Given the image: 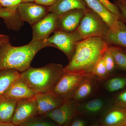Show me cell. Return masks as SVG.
Segmentation results:
<instances>
[{"mask_svg":"<svg viewBox=\"0 0 126 126\" xmlns=\"http://www.w3.org/2000/svg\"><path fill=\"white\" fill-rule=\"evenodd\" d=\"M103 105V102L101 99H93L85 104L84 109L87 112L94 114L100 111L102 109Z\"/></svg>","mask_w":126,"mask_h":126,"instance_id":"603a6c76","label":"cell"},{"mask_svg":"<svg viewBox=\"0 0 126 126\" xmlns=\"http://www.w3.org/2000/svg\"><path fill=\"white\" fill-rule=\"evenodd\" d=\"M52 36L46 40L47 42L62 51L69 61L72 58L77 43L83 40L77 30L71 33L56 31Z\"/></svg>","mask_w":126,"mask_h":126,"instance_id":"5b68a950","label":"cell"},{"mask_svg":"<svg viewBox=\"0 0 126 126\" xmlns=\"http://www.w3.org/2000/svg\"><path fill=\"white\" fill-rule=\"evenodd\" d=\"M109 45L120 47L126 50V25L119 20L116 29L111 31L104 38Z\"/></svg>","mask_w":126,"mask_h":126,"instance_id":"2e32d148","label":"cell"},{"mask_svg":"<svg viewBox=\"0 0 126 126\" xmlns=\"http://www.w3.org/2000/svg\"><path fill=\"white\" fill-rule=\"evenodd\" d=\"M86 10L74 9L58 16L56 31L68 33L76 31L83 18Z\"/></svg>","mask_w":126,"mask_h":126,"instance_id":"30bf717a","label":"cell"},{"mask_svg":"<svg viewBox=\"0 0 126 126\" xmlns=\"http://www.w3.org/2000/svg\"><path fill=\"white\" fill-rule=\"evenodd\" d=\"M0 126H17L13 124L12 123H4L0 122Z\"/></svg>","mask_w":126,"mask_h":126,"instance_id":"836d02e7","label":"cell"},{"mask_svg":"<svg viewBox=\"0 0 126 126\" xmlns=\"http://www.w3.org/2000/svg\"><path fill=\"white\" fill-rule=\"evenodd\" d=\"M70 122H69L68 123H66V124L63 125V126H70Z\"/></svg>","mask_w":126,"mask_h":126,"instance_id":"d590c367","label":"cell"},{"mask_svg":"<svg viewBox=\"0 0 126 126\" xmlns=\"http://www.w3.org/2000/svg\"><path fill=\"white\" fill-rule=\"evenodd\" d=\"M107 87L110 92L122 90L126 87V78L119 77L112 78L108 81Z\"/></svg>","mask_w":126,"mask_h":126,"instance_id":"7402d4cb","label":"cell"},{"mask_svg":"<svg viewBox=\"0 0 126 126\" xmlns=\"http://www.w3.org/2000/svg\"><path fill=\"white\" fill-rule=\"evenodd\" d=\"M59 16L49 12L42 19L32 25L33 35L31 40L44 41L49 38L57 29Z\"/></svg>","mask_w":126,"mask_h":126,"instance_id":"ba28073f","label":"cell"},{"mask_svg":"<svg viewBox=\"0 0 126 126\" xmlns=\"http://www.w3.org/2000/svg\"><path fill=\"white\" fill-rule=\"evenodd\" d=\"M48 8L35 2H21L18 6L17 12L21 20L32 26L49 13Z\"/></svg>","mask_w":126,"mask_h":126,"instance_id":"52a82bcc","label":"cell"},{"mask_svg":"<svg viewBox=\"0 0 126 126\" xmlns=\"http://www.w3.org/2000/svg\"><path fill=\"white\" fill-rule=\"evenodd\" d=\"M109 45L103 38L96 36L79 41L72 58L64 67V73L86 76L94 75L95 65Z\"/></svg>","mask_w":126,"mask_h":126,"instance_id":"6da1fadb","label":"cell"},{"mask_svg":"<svg viewBox=\"0 0 126 126\" xmlns=\"http://www.w3.org/2000/svg\"><path fill=\"white\" fill-rule=\"evenodd\" d=\"M75 112L73 101L67 99L61 106L46 113L44 116L63 126L71 122Z\"/></svg>","mask_w":126,"mask_h":126,"instance_id":"7c38bea8","label":"cell"},{"mask_svg":"<svg viewBox=\"0 0 126 126\" xmlns=\"http://www.w3.org/2000/svg\"><path fill=\"white\" fill-rule=\"evenodd\" d=\"M102 58L107 70L109 74L114 70L116 65L112 55L109 48V46L107 49L104 52Z\"/></svg>","mask_w":126,"mask_h":126,"instance_id":"d4e9b609","label":"cell"},{"mask_svg":"<svg viewBox=\"0 0 126 126\" xmlns=\"http://www.w3.org/2000/svg\"><path fill=\"white\" fill-rule=\"evenodd\" d=\"M124 1L126 2V0H124Z\"/></svg>","mask_w":126,"mask_h":126,"instance_id":"60d3db41","label":"cell"},{"mask_svg":"<svg viewBox=\"0 0 126 126\" xmlns=\"http://www.w3.org/2000/svg\"><path fill=\"white\" fill-rule=\"evenodd\" d=\"M94 75L88 76L75 91L71 98L78 101L85 98L92 92L93 85Z\"/></svg>","mask_w":126,"mask_h":126,"instance_id":"ffe728a7","label":"cell"},{"mask_svg":"<svg viewBox=\"0 0 126 126\" xmlns=\"http://www.w3.org/2000/svg\"><path fill=\"white\" fill-rule=\"evenodd\" d=\"M88 8L84 0H57L53 5L49 7L48 11L59 16L74 9L86 10Z\"/></svg>","mask_w":126,"mask_h":126,"instance_id":"9a60e30c","label":"cell"},{"mask_svg":"<svg viewBox=\"0 0 126 126\" xmlns=\"http://www.w3.org/2000/svg\"><path fill=\"white\" fill-rule=\"evenodd\" d=\"M116 105L126 108V90L118 95L116 98Z\"/></svg>","mask_w":126,"mask_h":126,"instance_id":"f1b7e54d","label":"cell"},{"mask_svg":"<svg viewBox=\"0 0 126 126\" xmlns=\"http://www.w3.org/2000/svg\"><path fill=\"white\" fill-rule=\"evenodd\" d=\"M109 74L102 57L98 60L94 67L93 75L100 79H104Z\"/></svg>","mask_w":126,"mask_h":126,"instance_id":"cb8c5ba5","label":"cell"},{"mask_svg":"<svg viewBox=\"0 0 126 126\" xmlns=\"http://www.w3.org/2000/svg\"><path fill=\"white\" fill-rule=\"evenodd\" d=\"M86 123L85 121L82 119H77L72 122L70 126H86Z\"/></svg>","mask_w":126,"mask_h":126,"instance_id":"1f68e13d","label":"cell"},{"mask_svg":"<svg viewBox=\"0 0 126 126\" xmlns=\"http://www.w3.org/2000/svg\"><path fill=\"white\" fill-rule=\"evenodd\" d=\"M121 14L124 23H126V2L124 1L120 2H115Z\"/></svg>","mask_w":126,"mask_h":126,"instance_id":"f546056e","label":"cell"},{"mask_svg":"<svg viewBox=\"0 0 126 126\" xmlns=\"http://www.w3.org/2000/svg\"><path fill=\"white\" fill-rule=\"evenodd\" d=\"M92 126H99L98 125H97V124H95V125H93Z\"/></svg>","mask_w":126,"mask_h":126,"instance_id":"74e56055","label":"cell"},{"mask_svg":"<svg viewBox=\"0 0 126 126\" xmlns=\"http://www.w3.org/2000/svg\"><path fill=\"white\" fill-rule=\"evenodd\" d=\"M102 4L106 6L112 14L119 18V20L124 23L123 19L121 14L117 6L115 4H113L109 1V0H98Z\"/></svg>","mask_w":126,"mask_h":126,"instance_id":"484cf974","label":"cell"},{"mask_svg":"<svg viewBox=\"0 0 126 126\" xmlns=\"http://www.w3.org/2000/svg\"><path fill=\"white\" fill-rule=\"evenodd\" d=\"M22 2H35L36 0H21Z\"/></svg>","mask_w":126,"mask_h":126,"instance_id":"e575fe53","label":"cell"},{"mask_svg":"<svg viewBox=\"0 0 126 126\" xmlns=\"http://www.w3.org/2000/svg\"><path fill=\"white\" fill-rule=\"evenodd\" d=\"M19 126H55L52 123L41 119L34 118Z\"/></svg>","mask_w":126,"mask_h":126,"instance_id":"4316f807","label":"cell"},{"mask_svg":"<svg viewBox=\"0 0 126 126\" xmlns=\"http://www.w3.org/2000/svg\"><path fill=\"white\" fill-rule=\"evenodd\" d=\"M109 48L116 66L121 70L126 71V50L111 45H109Z\"/></svg>","mask_w":126,"mask_h":126,"instance_id":"44dd1931","label":"cell"},{"mask_svg":"<svg viewBox=\"0 0 126 126\" xmlns=\"http://www.w3.org/2000/svg\"><path fill=\"white\" fill-rule=\"evenodd\" d=\"M126 126V123H125V124H124V126Z\"/></svg>","mask_w":126,"mask_h":126,"instance_id":"f35d334b","label":"cell"},{"mask_svg":"<svg viewBox=\"0 0 126 126\" xmlns=\"http://www.w3.org/2000/svg\"><path fill=\"white\" fill-rule=\"evenodd\" d=\"M38 115H44L62 105L66 100L55 94L48 92L38 93L34 97Z\"/></svg>","mask_w":126,"mask_h":126,"instance_id":"8fae6325","label":"cell"},{"mask_svg":"<svg viewBox=\"0 0 126 126\" xmlns=\"http://www.w3.org/2000/svg\"><path fill=\"white\" fill-rule=\"evenodd\" d=\"M10 41V38L8 35L0 34V48L3 43Z\"/></svg>","mask_w":126,"mask_h":126,"instance_id":"d6a6232c","label":"cell"},{"mask_svg":"<svg viewBox=\"0 0 126 126\" xmlns=\"http://www.w3.org/2000/svg\"><path fill=\"white\" fill-rule=\"evenodd\" d=\"M82 39L90 37L104 38L110 29L103 18L89 7L77 30Z\"/></svg>","mask_w":126,"mask_h":126,"instance_id":"277c9868","label":"cell"},{"mask_svg":"<svg viewBox=\"0 0 126 126\" xmlns=\"http://www.w3.org/2000/svg\"><path fill=\"white\" fill-rule=\"evenodd\" d=\"M126 121V108L116 105L104 117L102 126H123Z\"/></svg>","mask_w":126,"mask_h":126,"instance_id":"e0dca14e","label":"cell"},{"mask_svg":"<svg viewBox=\"0 0 126 126\" xmlns=\"http://www.w3.org/2000/svg\"><path fill=\"white\" fill-rule=\"evenodd\" d=\"M57 0H36L34 2L45 6L50 7L53 5Z\"/></svg>","mask_w":126,"mask_h":126,"instance_id":"4dcf8cb0","label":"cell"},{"mask_svg":"<svg viewBox=\"0 0 126 126\" xmlns=\"http://www.w3.org/2000/svg\"><path fill=\"white\" fill-rule=\"evenodd\" d=\"M52 47L46 40H31L28 44L16 47L10 41L3 43L0 48V70L15 69L22 73L30 67L32 60L41 49Z\"/></svg>","mask_w":126,"mask_h":126,"instance_id":"7a4b0ae2","label":"cell"},{"mask_svg":"<svg viewBox=\"0 0 126 126\" xmlns=\"http://www.w3.org/2000/svg\"><path fill=\"white\" fill-rule=\"evenodd\" d=\"M18 101L4 97H0V122L12 123Z\"/></svg>","mask_w":126,"mask_h":126,"instance_id":"ac0fdd59","label":"cell"},{"mask_svg":"<svg viewBox=\"0 0 126 126\" xmlns=\"http://www.w3.org/2000/svg\"><path fill=\"white\" fill-rule=\"evenodd\" d=\"M124 1V0H115V2H122V1Z\"/></svg>","mask_w":126,"mask_h":126,"instance_id":"8d00e7d4","label":"cell"},{"mask_svg":"<svg viewBox=\"0 0 126 126\" xmlns=\"http://www.w3.org/2000/svg\"><path fill=\"white\" fill-rule=\"evenodd\" d=\"M38 114L34 97L18 101L12 123L19 126L31 120Z\"/></svg>","mask_w":126,"mask_h":126,"instance_id":"9c48e42d","label":"cell"},{"mask_svg":"<svg viewBox=\"0 0 126 126\" xmlns=\"http://www.w3.org/2000/svg\"><path fill=\"white\" fill-rule=\"evenodd\" d=\"M87 77L64 73L54 86L52 92L65 100L70 99L75 91Z\"/></svg>","mask_w":126,"mask_h":126,"instance_id":"8992f818","label":"cell"},{"mask_svg":"<svg viewBox=\"0 0 126 126\" xmlns=\"http://www.w3.org/2000/svg\"><path fill=\"white\" fill-rule=\"evenodd\" d=\"M88 7L99 15L108 25L111 31L116 29L118 25L119 18L98 0H84Z\"/></svg>","mask_w":126,"mask_h":126,"instance_id":"5bb4252c","label":"cell"},{"mask_svg":"<svg viewBox=\"0 0 126 126\" xmlns=\"http://www.w3.org/2000/svg\"><path fill=\"white\" fill-rule=\"evenodd\" d=\"M37 93L23 79L16 80L1 97L19 100L33 98Z\"/></svg>","mask_w":126,"mask_h":126,"instance_id":"4fadbf2b","label":"cell"},{"mask_svg":"<svg viewBox=\"0 0 126 126\" xmlns=\"http://www.w3.org/2000/svg\"><path fill=\"white\" fill-rule=\"evenodd\" d=\"M63 65L50 63L39 68L30 67L22 73L21 77L36 93L52 91L59 79L64 73Z\"/></svg>","mask_w":126,"mask_h":126,"instance_id":"3957f363","label":"cell"},{"mask_svg":"<svg viewBox=\"0 0 126 126\" xmlns=\"http://www.w3.org/2000/svg\"><path fill=\"white\" fill-rule=\"evenodd\" d=\"M1 7V6L0 4V8Z\"/></svg>","mask_w":126,"mask_h":126,"instance_id":"ab89813d","label":"cell"},{"mask_svg":"<svg viewBox=\"0 0 126 126\" xmlns=\"http://www.w3.org/2000/svg\"><path fill=\"white\" fill-rule=\"evenodd\" d=\"M21 78V73L15 69L0 70V97L16 80Z\"/></svg>","mask_w":126,"mask_h":126,"instance_id":"d6986e66","label":"cell"},{"mask_svg":"<svg viewBox=\"0 0 126 126\" xmlns=\"http://www.w3.org/2000/svg\"><path fill=\"white\" fill-rule=\"evenodd\" d=\"M21 2V0H0L1 7L11 9H17Z\"/></svg>","mask_w":126,"mask_h":126,"instance_id":"83f0119b","label":"cell"}]
</instances>
